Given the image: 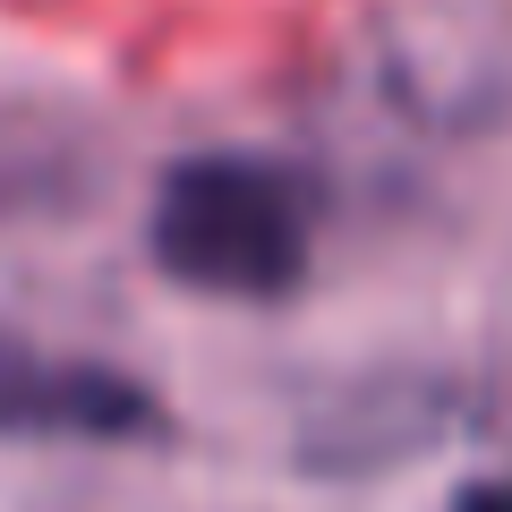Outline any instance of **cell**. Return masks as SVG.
<instances>
[{
	"label": "cell",
	"mask_w": 512,
	"mask_h": 512,
	"mask_svg": "<svg viewBox=\"0 0 512 512\" xmlns=\"http://www.w3.org/2000/svg\"><path fill=\"white\" fill-rule=\"evenodd\" d=\"M316 180L274 154H188L154 188V265L205 299H282L316 265Z\"/></svg>",
	"instance_id": "cell-1"
},
{
	"label": "cell",
	"mask_w": 512,
	"mask_h": 512,
	"mask_svg": "<svg viewBox=\"0 0 512 512\" xmlns=\"http://www.w3.org/2000/svg\"><path fill=\"white\" fill-rule=\"evenodd\" d=\"M171 410L146 376L77 350H43L0 325V436L9 444H146Z\"/></svg>",
	"instance_id": "cell-2"
},
{
	"label": "cell",
	"mask_w": 512,
	"mask_h": 512,
	"mask_svg": "<svg viewBox=\"0 0 512 512\" xmlns=\"http://www.w3.org/2000/svg\"><path fill=\"white\" fill-rule=\"evenodd\" d=\"M453 512H512V478H487V487H470Z\"/></svg>",
	"instance_id": "cell-3"
}]
</instances>
